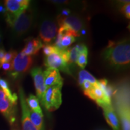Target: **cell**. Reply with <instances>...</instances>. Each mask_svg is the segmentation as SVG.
<instances>
[{"label":"cell","mask_w":130,"mask_h":130,"mask_svg":"<svg viewBox=\"0 0 130 130\" xmlns=\"http://www.w3.org/2000/svg\"><path fill=\"white\" fill-rule=\"evenodd\" d=\"M75 48L77 49L78 51L80 54H88V49L87 46L84 44H78L75 46Z\"/></svg>","instance_id":"484cf974"},{"label":"cell","mask_w":130,"mask_h":130,"mask_svg":"<svg viewBox=\"0 0 130 130\" xmlns=\"http://www.w3.org/2000/svg\"><path fill=\"white\" fill-rule=\"evenodd\" d=\"M68 52H69V62L68 65H72L77 63L78 57L79 55V52L78 51L77 49L75 46L72 47V48L68 49Z\"/></svg>","instance_id":"ffe728a7"},{"label":"cell","mask_w":130,"mask_h":130,"mask_svg":"<svg viewBox=\"0 0 130 130\" xmlns=\"http://www.w3.org/2000/svg\"><path fill=\"white\" fill-rule=\"evenodd\" d=\"M29 0H6L4 1V7L7 13L16 16L29 7Z\"/></svg>","instance_id":"7c38bea8"},{"label":"cell","mask_w":130,"mask_h":130,"mask_svg":"<svg viewBox=\"0 0 130 130\" xmlns=\"http://www.w3.org/2000/svg\"><path fill=\"white\" fill-rule=\"evenodd\" d=\"M6 16V22L17 37L22 36L30 30L35 18L33 11L29 7L16 16H12L7 13Z\"/></svg>","instance_id":"7a4b0ae2"},{"label":"cell","mask_w":130,"mask_h":130,"mask_svg":"<svg viewBox=\"0 0 130 130\" xmlns=\"http://www.w3.org/2000/svg\"><path fill=\"white\" fill-rule=\"evenodd\" d=\"M43 78L46 89L54 86H63V78L57 69L47 68L43 72Z\"/></svg>","instance_id":"4fadbf2b"},{"label":"cell","mask_w":130,"mask_h":130,"mask_svg":"<svg viewBox=\"0 0 130 130\" xmlns=\"http://www.w3.org/2000/svg\"><path fill=\"white\" fill-rule=\"evenodd\" d=\"M58 32V24L51 17H44L39 25V37L45 43L49 44L56 39Z\"/></svg>","instance_id":"8992f818"},{"label":"cell","mask_w":130,"mask_h":130,"mask_svg":"<svg viewBox=\"0 0 130 130\" xmlns=\"http://www.w3.org/2000/svg\"><path fill=\"white\" fill-rule=\"evenodd\" d=\"M44 64L48 68L57 69L58 71L60 70L62 72L71 75L69 65L63 60L60 54H59V52L53 53L50 56L45 57Z\"/></svg>","instance_id":"9c48e42d"},{"label":"cell","mask_w":130,"mask_h":130,"mask_svg":"<svg viewBox=\"0 0 130 130\" xmlns=\"http://www.w3.org/2000/svg\"><path fill=\"white\" fill-rule=\"evenodd\" d=\"M33 64V58L31 56H25L21 52L17 54L12 61V68L8 74L15 80L25 74L31 69Z\"/></svg>","instance_id":"3957f363"},{"label":"cell","mask_w":130,"mask_h":130,"mask_svg":"<svg viewBox=\"0 0 130 130\" xmlns=\"http://www.w3.org/2000/svg\"><path fill=\"white\" fill-rule=\"evenodd\" d=\"M17 101L18 99H12L7 96L0 88V113L11 125H14L16 121Z\"/></svg>","instance_id":"277c9868"},{"label":"cell","mask_w":130,"mask_h":130,"mask_svg":"<svg viewBox=\"0 0 130 130\" xmlns=\"http://www.w3.org/2000/svg\"><path fill=\"white\" fill-rule=\"evenodd\" d=\"M17 52L15 50H10L8 52H6L5 54V56L4 57L3 60V63H7V62H12L14 58L15 57L16 55H17Z\"/></svg>","instance_id":"cb8c5ba5"},{"label":"cell","mask_w":130,"mask_h":130,"mask_svg":"<svg viewBox=\"0 0 130 130\" xmlns=\"http://www.w3.org/2000/svg\"><path fill=\"white\" fill-rule=\"evenodd\" d=\"M1 43H2V34H1V30H0V46H1Z\"/></svg>","instance_id":"4dcf8cb0"},{"label":"cell","mask_w":130,"mask_h":130,"mask_svg":"<svg viewBox=\"0 0 130 130\" xmlns=\"http://www.w3.org/2000/svg\"><path fill=\"white\" fill-rule=\"evenodd\" d=\"M0 68H1L5 72H8L11 71L12 68V62L3 63L1 64Z\"/></svg>","instance_id":"4316f807"},{"label":"cell","mask_w":130,"mask_h":130,"mask_svg":"<svg viewBox=\"0 0 130 130\" xmlns=\"http://www.w3.org/2000/svg\"><path fill=\"white\" fill-rule=\"evenodd\" d=\"M71 10L69 9H66V8H63L61 10L60 13L58 14V16H60L61 17H66V16L71 15Z\"/></svg>","instance_id":"83f0119b"},{"label":"cell","mask_w":130,"mask_h":130,"mask_svg":"<svg viewBox=\"0 0 130 130\" xmlns=\"http://www.w3.org/2000/svg\"><path fill=\"white\" fill-rule=\"evenodd\" d=\"M87 56L88 54H80L78 57L76 63L82 69H84L87 64Z\"/></svg>","instance_id":"603a6c76"},{"label":"cell","mask_w":130,"mask_h":130,"mask_svg":"<svg viewBox=\"0 0 130 130\" xmlns=\"http://www.w3.org/2000/svg\"><path fill=\"white\" fill-rule=\"evenodd\" d=\"M31 75L33 79L37 98L41 102L46 90L44 83L43 72L42 71L41 68L35 67L31 69Z\"/></svg>","instance_id":"8fae6325"},{"label":"cell","mask_w":130,"mask_h":130,"mask_svg":"<svg viewBox=\"0 0 130 130\" xmlns=\"http://www.w3.org/2000/svg\"><path fill=\"white\" fill-rule=\"evenodd\" d=\"M104 60L116 69L127 67L130 62V44L129 40L123 39L117 42L109 41L103 50Z\"/></svg>","instance_id":"6da1fadb"},{"label":"cell","mask_w":130,"mask_h":130,"mask_svg":"<svg viewBox=\"0 0 130 130\" xmlns=\"http://www.w3.org/2000/svg\"><path fill=\"white\" fill-rule=\"evenodd\" d=\"M25 101L28 108H30L31 111L42 113L41 107H40L39 105V100L37 98V97L32 94H30L25 99Z\"/></svg>","instance_id":"e0dca14e"},{"label":"cell","mask_w":130,"mask_h":130,"mask_svg":"<svg viewBox=\"0 0 130 130\" xmlns=\"http://www.w3.org/2000/svg\"><path fill=\"white\" fill-rule=\"evenodd\" d=\"M43 46L42 41L38 38L29 37L25 40V47L22 49L21 53L25 56H33L38 54Z\"/></svg>","instance_id":"5bb4252c"},{"label":"cell","mask_w":130,"mask_h":130,"mask_svg":"<svg viewBox=\"0 0 130 130\" xmlns=\"http://www.w3.org/2000/svg\"><path fill=\"white\" fill-rule=\"evenodd\" d=\"M42 48H43V53L44 54L45 57L50 56V54L53 53H58L60 51V50H58L55 46L49 44L43 45Z\"/></svg>","instance_id":"44dd1931"},{"label":"cell","mask_w":130,"mask_h":130,"mask_svg":"<svg viewBox=\"0 0 130 130\" xmlns=\"http://www.w3.org/2000/svg\"><path fill=\"white\" fill-rule=\"evenodd\" d=\"M57 22L60 27H63L72 32L74 37L81 36L80 33L84 30V21L77 15H69L66 17L58 16Z\"/></svg>","instance_id":"52a82bcc"},{"label":"cell","mask_w":130,"mask_h":130,"mask_svg":"<svg viewBox=\"0 0 130 130\" xmlns=\"http://www.w3.org/2000/svg\"><path fill=\"white\" fill-rule=\"evenodd\" d=\"M114 104L121 121L122 130H130L129 102H114Z\"/></svg>","instance_id":"30bf717a"},{"label":"cell","mask_w":130,"mask_h":130,"mask_svg":"<svg viewBox=\"0 0 130 130\" xmlns=\"http://www.w3.org/2000/svg\"><path fill=\"white\" fill-rule=\"evenodd\" d=\"M102 108L107 123L111 126L113 130H120L119 122L113 105H105Z\"/></svg>","instance_id":"9a60e30c"},{"label":"cell","mask_w":130,"mask_h":130,"mask_svg":"<svg viewBox=\"0 0 130 130\" xmlns=\"http://www.w3.org/2000/svg\"><path fill=\"white\" fill-rule=\"evenodd\" d=\"M6 12H7V10H6V8L4 6H2V5L0 4V13H6Z\"/></svg>","instance_id":"f546056e"},{"label":"cell","mask_w":130,"mask_h":130,"mask_svg":"<svg viewBox=\"0 0 130 130\" xmlns=\"http://www.w3.org/2000/svg\"><path fill=\"white\" fill-rule=\"evenodd\" d=\"M51 2L56 4H66L69 3L68 1H57V0H56V1H51Z\"/></svg>","instance_id":"f1b7e54d"},{"label":"cell","mask_w":130,"mask_h":130,"mask_svg":"<svg viewBox=\"0 0 130 130\" xmlns=\"http://www.w3.org/2000/svg\"><path fill=\"white\" fill-rule=\"evenodd\" d=\"M30 118L32 124L38 130L43 129V116L42 113L30 110Z\"/></svg>","instance_id":"2e32d148"},{"label":"cell","mask_w":130,"mask_h":130,"mask_svg":"<svg viewBox=\"0 0 130 130\" xmlns=\"http://www.w3.org/2000/svg\"><path fill=\"white\" fill-rule=\"evenodd\" d=\"M60 28H61L63 32V36L62 39H61V45L62 48L65 50V49H66V48L71 46L75 41V37L73 36L72 35H70V34H64L63 28H61V27H60Z\"/></svg>","instance_id":"d6986e66"},{"label":"cell","mask_w":130,"mask_h":130,"mask_svg":"<svg viewBox=\"0 0 130 130\" xmlns=\"http://www.w3.org/2000/svg\"><path fill=\"white\" fill-rule=\"evenodd\" d=\"M84 81H89L94 86L96 85L98 80L95 77L86 70H81L78 74V83L79 86L83 84Z\"/></svg>","instance_id":"ac0fdd59"},{"label":"cell","mask_w":130,"mask_h":130,"mask_svg":"<svg viewBox=\"0 0 130 130\" xmlns=\"http://www.w3.org/2000/svg\"><path fill=\"white\" fill-rule=\"evenodd\" d=\"M80 86L83 90L84 95L87 96H88L90 92L94 87L93 84L89 82V81H84Z\"/></svg>","instance_id":"7402d4cb"},{"label":"cell","mask_w":130,"mask_h":130,"mask_svg":"<svg viewBox=\"0 0 130 130\" xmlns=\"http://www.w3.org/2000/svg\"><path fill=\"white\" fill-rule=\"evenodd\" d=\"M61 88V86H54L46 89L41 102L48 111H56L60 107L62 102Z\"/></svg>","instance_id":"5b68a950"},{"label":"cell","mask_w":130,"mask_h":130,"mask_svg":"<svg viewBox=\"0 0 130 130\" xmlns=\"http://www.w3.org/2000/svg\"><path fill=\"white\" fill-rule=\"evenodd\" d=\"M121 12L126 18H130V3L129 1L125 3V4L122 7Z\"/></svg>","instance_id":"d4e9b609"},{"label":"cell","mask_w":130,"mask_h":130,"mask_svg":"<svg viewBox=\"0 0 130 130\" xmlns=\"http://www.w3.org/2000/svg\"><path fill=\"white\" fill-rule=\"evenodd\" d=\"M18 93L22 110V125L23 130H38L32 124L30 118V109L25 101V96L23 89L19 87Z\"/></svg>","instance_id":"ba28073f"}]
</instances>
